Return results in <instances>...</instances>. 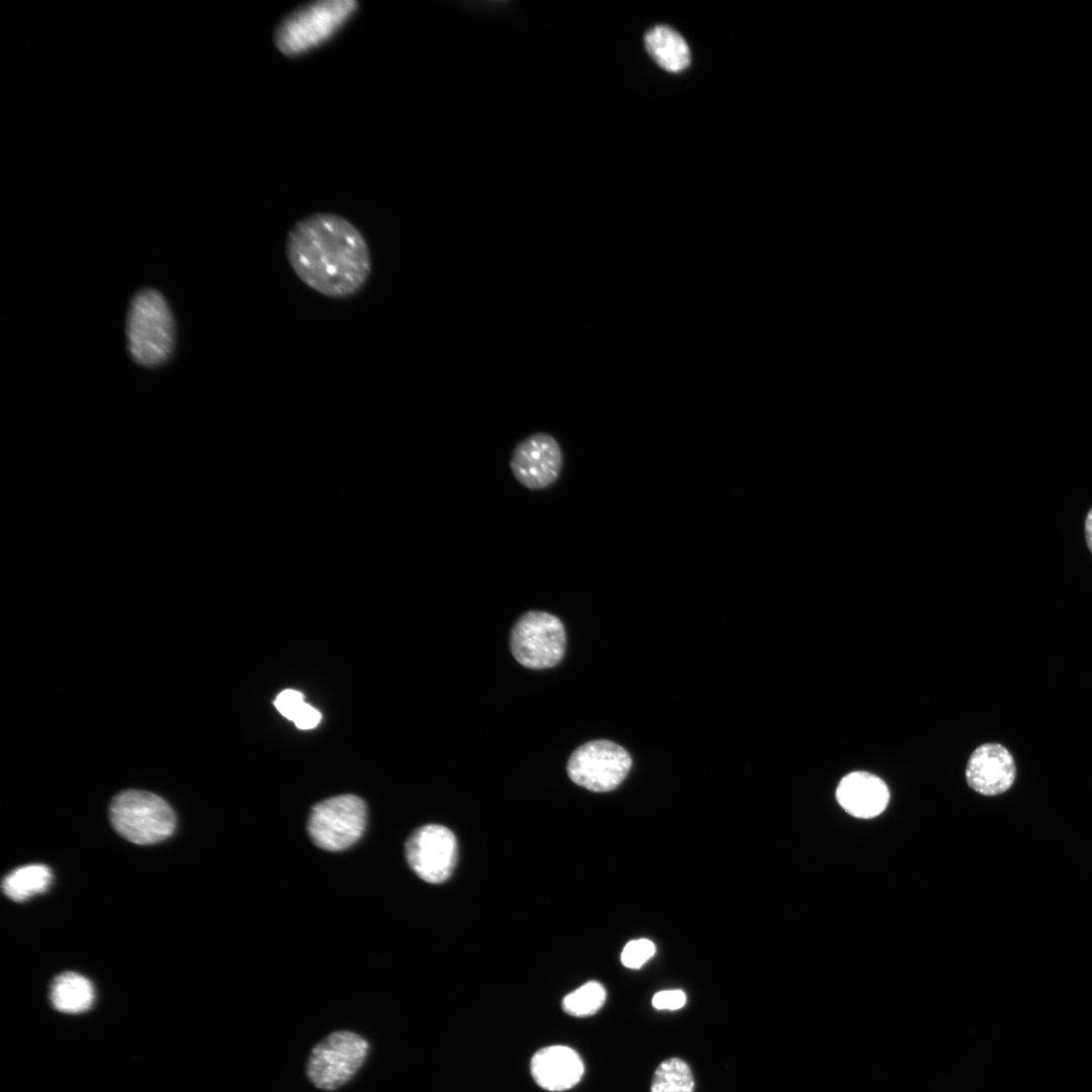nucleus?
<instances>
[{
  "label": "nucleus",
  "mask_w": 1092,
  "mask_h": 1092,
  "mask_svg": "<svg viewBox=\"0 0 1092 1092\" xmlns=\"http://www.w3.org/2000/svg\"><path fill=\"white\" fill-rule=\"evenodd\" d=\"M285 250L297 277L328 297L356 294L371 272L364 237L335 213H313L298 220L288 233Z\"/></svg>",
  "instance_id": "f257e3e1"
},
{
  "label": "nucleus",
  "mask_w": 1092,
  "mask_h": 1092,
  "mask_svg": "<svg viewBox=\"0 0 1092 1092\" xmlns=\"http://www.w3.org/2000/svg\"><path fill=\"white\" fill-rule=\"evenodd\" d=\"M359 7L355 0H318L301 5L277 24L274 44L286 57L304 55L331 39Z\"/></svg>",
  "instance_id": "f03ea898"
},
{
  "label": "nucleus",
  "mask_w": 1092,
  "mask_h": 1092,
  "mask_svg": "<svg viewBox=\"0 0 1092 1092\" xmlns=\"http://www.w3.org/2000/svg\"><path fill=\"white\" fill-rule=\"evenodd\" d=\"M126 336L129 354L138 364L156 367L168 360L174 348V320L159 291L145 288L133 296Z\"/></svg>",
  "instance_id": "7ed1b4c3"
},
{
  "label": "nucleus",
  "mask_w": 1092,
  "mask_h": 1092,
  "mask_svg": "<svg viewBox=\"0 0 1092 1092\" xmlns=\"http://www.w3.org/2000/svg\"><path fill=\"white\" fill-rule=\"evenodd\" d=\"M109 820L119 835L142 845L168 838L176 826L170 805L158 795L140 790L116 795L109 806Z\"/></svg>",
  "instance_id": "20e7f679"
},
{
  "label": "nucleus",
  "mask_w": 1092,
  "mask_h": 1092,
  "mask_svg": "<svg viewBox=\"0 0 1092 1092\" xmlns=\"http://www.w3.org/2000/svg\"><path fill=\"white\" fill-rule=\"evenodd\" d=\"M366 818L367 809L361 798L339 795L311 809L307 830L316 846L330 851L344 850L362 836Z\"/></svg>",
  "instance_id": "39448f33"
},
{
  "label": "nucleus",
  "mask_w": 1092,
  "mask_h": 1092,
  "mask_svg": "<svg viewBox=\"0 0 1092 1092\" xmlns=\"http://www.w3.org/2000/svg\"><path fill=\"white\" fill-rule=\"evenodd\" d=\"M565 629L559 618L543 611L523 614L511 632V650L528 668H548L564 655Z\"/></svg>",
  "instance_id": "423d86ee"
},
{
  "label": "nucleus",
  "mask_w": 1092,
  "mask_h": 1092,
  "mask_svg": "<svg viewBox=\"0 0 1092 1092\" xmlns=\"http://www.w3.org/2000/svg\"><path fill=\"white\" fill-rule=\"evenodd\" d=\"M632 765L629 753L609 740H594L576 748L567 762L569 779L594 792L617 788Z\"/></svg>",
  "instance_id": "0eeeda50"
},
{
  "label": "nucleus",
  "mask_w": 1092,
  "mask_h": 1092,
  "mask_svg": "<svg viewBox=\"0 0 1092 1092\" xmlns=\"http://www.w3.org/2000/svg\"><path fill=\"white\" fill-rule=\"evenodd\" d=\"M367 1051L368 1043L360 1035L347 1030L333 1032L312 1049L307 1076L317 1088L334 1090L356 1073Z\"/></svg>",
  "instance_id": "6e6552de"
},
{
  "label": "nucleus",
  "mask_w": 1092,
  "mask_h": 1092,
  "mask_svg": "<svg viewBox=\"0 0 1092 1092\" xmlns=\"http://www.w3.org/2000/svg\"><path fill=\"white\" fill-rule=\"evenodd\" d=\"M406 860L424 881L438 884L452 874L457 858V841L447 827L429 824L418 828L405 844Z\"/></svg>",
  "instance_id": "1a4fd4ad"
},
{
  "label": "nucleus",
  "mask_w": 1092,
  "mask_h": 1092,
  "mask_svg": "<svg viewBox=\"0 0 1092 1092\" xmlns=\"http://www.w3.org/2000/svg\"><path fill=\"white\" fill-rule=\"evenodd\" d=\"M562 461L557 441L546 433H537L515 447L510 464L520 483L530 489H542L558 478Z\"/></svg>",
  "instance_id": "9d476101"
},
{
  "label": "nucleus",
  "mask_w": 1092,
  "mask_h": 1092,
  "mask_svg": "<svg viewBox=\"0 0 1092 1092\" xmlns=\"http://www.w3.org/2000/svg\"><path fill=\"white\" fill-rule=\"evenodd\" d=\"M1016 767L1011 753L1001 744L985 743L971 754L966 767L968 785L977 793L995 796L1014 783Z\"/></svg>",
  "instance_id": "9b49d317"
},
{
  "label": "nucleus",
  "mask_w": 1092,
  "mask_h": 1092,
  "mask_svg": "<svg viewBox=\"0 0 1092 1092\" xmlns=\"http://www.w3.org/2000/svg\"><path fill=\"white\" fill-rule=\"evenodd\" d=\"M835 798L840 807L849 815L870 819L877 817L887 808L890 791L880 777L856 770L840 780L835 791Z\"/></svg>",
  "instance_id": "f8f14e48"
},
{
  "label": "nucleus",
  "mask_w": 1092,
  "mask_h": 1092,
  "mask_svg": "<svg viewBox=\"0 0 1092 1092\" xmlns=\"http://www.w3.org/2000/svg\"><path fill=\"white\" fill-rule=\"evenodd\" d=\"M530 1071L538 1086L547 1091H565L582 1078L584 1065L580 1056L566 1045H549L532 1057Z\"/></svg>",
  "instance_id": "ddd939ff"
},
{
  "label": "nucleus",
  "mask_w": 1092,
  "mask_h": 1092,
  "mask_svg": "<svg viewBox=\"0 0 1092 1092\" xmlns=\"http://www.w3.org/2000/svg\"><path fill=\"white\" fill-rule=\"evenodd\" d=\"M644 41L648 54L662 69L676 73L689 66V46L672 28L666 25L654 26L646 32Z\"/></svg>",
  "instance_id": "4468645a"
},
{
  "label": "nucleus",
  "mask_w": 1092,
  "mask_h": 1092,
  "mask_svg": "<svg viewBox=\"0 0 1092 1092\" xmlns=\"http://www.w3.org/2000/svg\"><path fill=\"white\" fill-rule=\"evenodd\" d=\"M50 998L57 1010L79 1013L92 1005L94 989L87 978L74 972H66L54 979Z\"/></svg>",
  "instance_id": "2eb2a0df"
},
{
  "label": "nucleus",
  "mask_w": 1092,
  "mask_h": 1092,
  "mask_svg": "<svg viewBox=\"0 0 1092 1092\" xmlns=\"http://www.w3.org/2000/svg\"><path fill=\"white\" fill-rule=\"evenodd\" d=\"M52 872L44 864H28L15 869L2 880L3 893L15 902H23L48 890Z\"/></svg>",
  "instance_id": "dca6fc26"
},
{
  "label": "nucleus",
  "mask_w": 1092,
  "mask_h": 1092,
  "mask_svg": "<svg viewBox=\"0 0 1092 1092\" xmlns=\"http://www.w3.org/2000/svg\"><path fill=\"white\" fill-rule=\"evenodd\" d=\"M695 1081L689 1065L681 1059L670 1058L659 1064L654 1072L650 1092H694Z\"/></svg>",
  "instance_id": "f3484780"
},
{
  "label": "nucleus",
  "mask_w": 1092,
  "mask_h": 1092,
  "mask_svg": "<svg viewBox=\"0 0 1092 1092\" xmlns=\"http://www.w3.org/2000/svg\"><path fill=\"white\" fill-rule=\"evenodd\" d=\"M274 706L282 716L292 721L299 729H312L322 719L321 713L305 703L303 695L295 690L282 691L276 697Z\"/></svg>",
  "instance_id": "a211bd4d"
},
{
  "label": "nucleus",
  "mask_w": 1092,
  "mask_h": 1092,
  "mask_svg": "<svg viewBox=\"0 0 1092 1092\" xmlns=\"http://www.w3.org/2000/svg\"><path fill=\"white\" fill-rule=\"evenodd\" d=\"M607 993L602 984L589 981L565 995L562 1009L575 1017H586L597 1013L605 1004Z\"/></svg>",
  "instance_id": "6ab92c4d"
},
{
  "label": "nucleus",
  "mask_w": 1092,
  "mask_h": 1092,
  "mask_svg": "<svg viewBox=\"0 0 1092 1092\" xmlns=\"http://www.w3.org/2000/svg\"><path fill=\"white\" fill-rule=\"evenodd\" d=\"M654 952L655 945L652 941L646 938L635 939L625 945L621 961L626 968L639 969L654 956Z\"/></svg>",
  "instance_id": "aec40b11"
},
{
  "label": "nucleus",
  "mask_w": 1092,
  "mask_h": 1092,
  "mask_svg": "<svg viewBox=\"0 0 1092 1092\" xmlns=\"http://www.w3.org/2000/svg\"><path fill=\"white\" fill-rule=\"evenodd\" d=\"M686 994L681 990H664L653 996L652 1006L658 1010H677L686 1004Z\"/></svg>",
  "instance_id": "412c9836"
},
{
  "label": "nucleus",
  "mask_w": 1092,
  "mask_h": 1092,
  "mask_svg": "<svg viewBox=\"0 0 1092 1092\" xmlns=\"http://www.w3.org/2000/svg\"><path fill=\"white\" fill-rule=\"evenodd\" d=\"M1084 532L1087 546L1092 553V508L1089 510L1085 518Z\"/></svg>",
  "instance_id": "4be33fe9"
}]
</instances>
